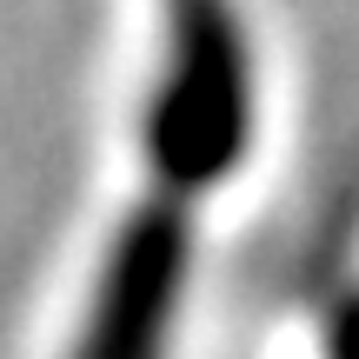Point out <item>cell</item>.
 <instances>
[{
	"instance_id": "obj_2",
	"label": "cell",
	"mask_w": 359,
	"mask_h": 359,
	"mask_svg": "<svg viewBox=\"0 0 359 359\" xmlns=\"http://www.w3.org/2000/svg\"><path fill=\"white\" fill-rule=\"evenodd\" d=\"M333 359H359V299L333 320Z\"/></svg>"
},
{
	"instance_id": "obj_1",
	"label": "cell",
	"mask_w": 359,
	"mask_h": 359,
	"mask_svg": "<svg viewBox=\"0 0 359 359\" xmlns=\"http://www.w3.org/2000/svg\"><path fill=\"white\" fill-rule=\"evenodd\" d=\"M187 259H193L187 200H167V193L140 200L107 246V273L93 286V313L74 359H160L180 313Z\"/></svg>"
}]
</instances>
